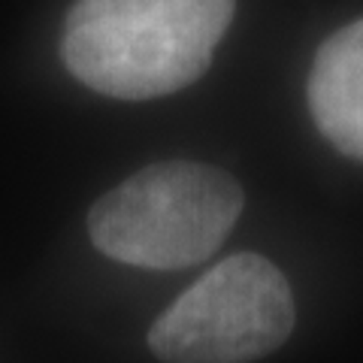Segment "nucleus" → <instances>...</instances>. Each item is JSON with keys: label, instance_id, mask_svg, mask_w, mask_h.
<instances>
[{"label": "nucleus", "instance_id": "obj_2", "mask_svg": "<svg viewBox=\"0 0 363 363\" xmlns=\"http://www.w3.org/2000/svg\"><path fill=\"white\" fill-rule=\"evenodd\" d=\"M230 173L200 161L143 167L88 212V233L106 257L143 269H185L218 252L242 212Z\"/></svg>", "mask_w": 363, "mask_h": 363}, {"label": "nucleus", "instance_id": "obj_1", "mask_svg": "<svg viewBox=\"0 0 363 363\" xmlns=\"http://www.w3.org/2000/svg\"><path fill=\"white\" fill-rule=\"evenodd\" d=\"M233 13L236 0H76L61 58L97 94H176L209 70Z\"/></svg>", "mask_w": 363, "mask_h": 363}, {"label": "nucleus", "instance_id": "obj_4", "mask_svg": "<svg viewBox=\"0 0 363 363\" xmlns=\"http://www.w3.org/2000/svg\"><path fill=\"white\" fill-rule=\"evenodd\" d=\"M306 97L324 140L345 157L363 161V18L321 43Z\"/></svg>", "mask_w": 363, "mask_h": 363}, {"label": "nucleus", "instance_id": "obj_3", "mask_svg": "<svg viewBox=\"0 0 363 363\" xmlns=\"http://www.w3.org/2000/svg\"><path fill=\"white\" fill-rule=\"evenodd\" d=\"M291 285L272 260L242 252L215 264L149 330L164 363H252L294 330Z\"/></svg>", "mask_w": 363, "mask_h": 363}]
</instances>
